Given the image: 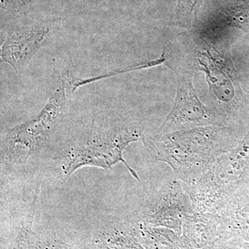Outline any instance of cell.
I'll use <instances>...</instances> for the list:
<instances>
[{"mask_svg":"<svg viewBox=\"0 0 249 249\" xmlns=\"http://www.w3.org/2000/svg\"><path fill=\"white\" fill-rule=\"evenodd\" d=\"M213 124H215L214 119L198 97L191 77H179L175 105L158 133H170Z\"/></svg>","mask_w":249,"mask_h":249,"instance_id":"cell-5","label":"cell"},{"mask_svg":"<svg viewBox=\"0 0 249 249\" xmlns=\"http://www.w3.org/2000/svg\"><path fill=\"white\" fill-rule=\"evenodd\" d=\"M52 30L53 25L47 22L16 29L1 45V59L18 73L40 50Z\"/></svg>","mask_w":249,"mask_h":249,"instance_id":"cell-6","label":"cell"},{"mask_svg":"<svg viewBox=\"0 0 249 249\" xmlns=\"http://www.w3.org/2000/svg\"><path fill=\"white\" fill-rule=\"evenodd\" d=\"M204 0H178L175 19L180 26L188 27L196 19L198 11Z\"/></svg>","mask_w":249,"mask_h":249,"instance_id":"cell-11","label":"cell"},{"mask_svg":"<svg viewBox=\"0 0 249 249\" xmlns=\"http://www.w3.org/2000/svg\"><path fill=\"white\" fill-rule=\"evenodd\" d=\"M227 129L215 124L170 133L144 137V145L154 160L169 165L178 179L191 186L216 159L231 149Z\"/></svg>","mask_w":249,"mask_h":249,"instance_id":"cell-2","label":"cell"},{"mask_svg":"<svg viewBox=\"0 0 249 249\" xmlns=\"http://www.w3.org/2000/svg\"><path fill=\"white\" fill-rule=\"evenodd\" d=\"M166 61V56H165V52L163 51L161 55L160 58L155 59V60H150V61L142 62V63L137 64V65H130V66L124 67V68L119 69V70H114V71L109 72V73H104V74L99 75V76L91 77L88 78H79L71 73V71L66 70L62 73L60 80H61V85L64 87L67 93L70 95L73 94L80 87L83 85L90 84V83H95L97 80L106 79V78H111L113 76H118V75L123 74V73H128V72L133 71H139V70H146V69L152 68L159 66L165 63Z\"/></svg>","mask_w":249,"mask_h":249,"instance_id":"cell-9","label":"cell"},{"mask_svg":"<svg viewBox=\"0 0 249 249\" xmlns=\"http://www.w3.org/2000/svg\"><path fill=\"white\" fill-rule=\"evenodd\" d=\"M219 19L223 25L249 34V0H233L222 10Z\"/></svg>","mask_w":249,"mask_h":249,"instance_id":"cell-10","label":"cell"},{"mask_svg":"<svg viewBox=\"0 0 249 249\" xmlns=\"http://www.w3.org/2000/svg\"><path fill=\"white\" fill-rule=\"evenodd\" d=\"M249 183V134L206 168L188 190L196 211L214 214Z\"/></svg>","mask_w":249,"mask_h":249,"instance_id":"cell-3","label":"cell"},{"mask_svg":"<svg viewBox=\"0 0 249 249\" xmlns=\"http://www.w3.org/2000/svg\"><path fill=\"white\" fill-rule=\"evenodd\" d=\"M145 134L137 124L127 122L109 111L93 113L68 129L59 158L64 174L70 176L83 167L109 169L122 162L136 179L137 172L124 160V152L132 142H142Z\"/></svg>","mask_w":249,"mask_h":249,"instance_id":"cell-1","label":"cell"},{"mask_svg":"<svg viewBox=\"0 0 249 249\" xmlns=\"http://www.w3.org/2000/svg\"><path fill=\"white\" fill-rule=\"evenodd\" d=\"M146 208L147 220L152 224H165L185 219L194 211L188 191L178 180H173L155 192Z\"/></svg>","mask_w":249,"mask_h":249,"instance_id":"cell-7","label":"cell"},{"mask_svg":"<svg viewBox=\"0 0 249 249\" xmlns=\"http://www.w3.org/2000/svg\"><path fill=\"white\" fill-rule=\"evenodd\" d=\"M213 214L217 221L227 223L236 232L249 237V196L242 191L236 193Z\"/></svg>","mask_w":249,"mask_h":249,"instance_id":"cell-8","label":"cell"},{"mask_svg":"<svg viewBox=\"0 0 249 249\" xmlns=\"http://www.w3.org/2000/svg\"><path fill=\"white\" fill-rule=\"evenodd\" d=\"M238 249H249V244H246V245H241Z\"/></svg>","mask_w":249,"mask_h":249,"instance_id":"cell-13","label":"cell"},{"mask_svg":"<svg viewBox=\"0 0 249 249\" xmlns=\"http://www.w3.org/2000/svg\"><path fill=\"white\" fill-rule=\"evenodd\" d=\"M1 8L8 12H18L25 6L26 0H0Z\"/></svg>","mask_w":249,"mask_h":249,"instance_id":"cell-12","label":"cell"},{"mask_svg":"<svg viewBox=\"0 0 249 249\" xmlns=\"http://www.w3.org/2000/svg\"><path fill=\"white\" fill-rule=\"evenodd\" d=\"M68 97L66 90L60 85L36 117L8 129L1 142V163L22 164L37 153L63 118Z\"/></svg>","mask_w":249,"mask_h":249,"instance_id":"cell-4","label":"cell"}]
</instances>
